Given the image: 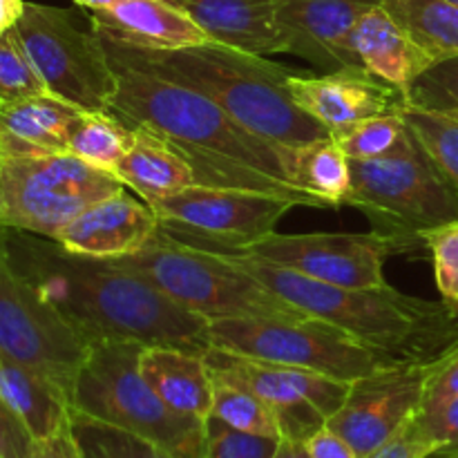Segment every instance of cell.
<instances>
[{
  "label": "cell",
  "instance_id": "cell-1",
  "mask_svg": "<svg viewBox=\"0 0 458 458\" xmlns=\"http://www.w3.org/2000/svg\"><path fill=\"white\" fill-rule=\"evenodd\" d=\"M3 235L13 264L88 344L130 340L143 347L208 353L210 322L186 311L164 291L112 259L70 253L47 237Z\"/></svg>",
  "mask_w": 458,
  "mask_h": 458
},
{
  "label": "cell",
  "instance_id": "cell-2",
  "mask_svg": "<svg viewBox=\"0 0 458 458\" xmlns=\"http://www.w3.org/2000/svg\"><path fill=\"white\" fill-rule=\"evenodd\" d=\"M110 63L116 88L107 112L125 125H143L170 139L192 164L199 186L271 192L300 206L325 208L295 186L298 148L259 137L188 85L146 67Z\"/></svg>",
  "mask_w": 458,
  "mask_h": 458
},
{
  "label": "cell",
  "instance_id": "cell-3",
  "mask_svg": "<svg viewBox=\"0 0 458 458\" xmlns=\"http://www.w3.org/2000/svg\"><path fill=\"white\" fill-rule=\"evenodd\" d=\"M101 43L110 61L146 67L197 89L268 141L302 148L331 137L325 125L311 119L291 97L293 72L267 56L217 40L182 49L139 47L107 36H101Z\"/></svg>",
  "mask_w": 458,
  "mask_h": 458
},
{
  "label": "cell",
  "instance_id": "cell-4",
  "mask_svg": "<svg viewBox=\"0 0 458 458\" xmlns=\"http://www.w3.org/2000/svg\"><path fill=\"white\" fill-rule=\"evenodd\" d=\"M213 253L307 316L331 322L396 360L429 362L458 343V318L443 302L401 293L392 284L371 289L327 284L250 253Z\"/></svg>",
  "mask_w": 458,
  "mask_h": 458
},
{
  "label": "cell",
  "instance_id": "cell-5",
  "mask_svg": "<svg viewBox=\"0 0 458 458\" xmlns=\"http://www.w3.org/2000/svg\"><path fill=\"white\" fill-rule=\"evenodd\" d=\"M143 344L97 340L88 344L72 394V411L128 429L174 458H204L206 420L170 410L141 376Z\"/></svg>",
  "mask_w": 458,
  "mask_h": 458
},
{
  "label": "cell",
  "instance_id": "cell-6",
  "mask_svg": "<svg viewBox=\"0 0 458 458\" xmlns=\"http://www.w3.org/2000/svg\"><path fill=\"white\" fill-rule=\"evenodd\" d=\"M112 262L146 277L179 307L208 322L307 318L213 250L182 244L161 231L143 250Z\"/></svg>",
  "mask_w": 458,
  "mask_h": 458
},
{
  "label": "cell",
  "instance_id": "cell-7",
  "mask_svg": "<svg viewBox=\"0 0 458 458\" xmlns=\"http://www.w3.org/2000/svg\"><path fill=\"white\" fill-rule=\"evenodd\" d=\"M410 128V125H407ZM352 161L353 206L374 231L398 237L416 250L420 233L458 219V195L410 130L405 143L383 159Z\"/></svg>",
  "mask_w": 458,
  "mask_h": 458
},
{
  "label": "cell",
  "instance_id": "cell-8",
  "mask_svg": "<svg viewBox=\"0 0 458 458\" xmlns=\"http://www.w3.org/2000/svg\"><path fill=\"white\" fill-rule=\"evenodd\" d=\"M119 177L72 152L0 157V231L56 240L97 201L123 191Z\"/></svg>",
  "mask_w": 458,
  "mask_h": 458
},
{
  "label": "cell",
  "instance_id": "cell-9",
  "mask_svg": "<svg viewBox=\"0 0 458 458\" xmlns=\"http://www.w3.org/2000/svg\"><path fill=\"white\" fill-rule=\"evenodd\" d=\"M215 349L277 365L302 367L353 383L396 360L320 318L210 322Z\"/></svg>",
  "mask_w": 458,
  "mask_h": 458
},
{
  "label": "cell",
  "instance_id": "cell-10",
  "mask_svg": "<svg viewBox=\"0 0 458 458\" xmlns=\"http://www.w3.org/2000/svg\"><path fill=\"white\" fill-rule=\"evenodd\" d=\"M13 31L49 94L83 112L110 110L114 67L92 22L85 30L70 9L25 3Z\"/></svg>",
  "mask_w": 458,
  "mask_h": 458
},
{
  "label": "cell",
  "instance_id": "cell-11",
  "mask_svg": "<svg viewBox=\"0 0 458 458\" xmlns=\"http://www.w3.org/2000/svg\"><path fill=\"white\" fill-rule=\"evenodd\" d=\"M0 352L47 380L72 407L88 343L13 264L0 235Z\"/></svg>",
  "mask_w": 458,
  "mask_h": 458
},
{
  "label": "cell",
  "instance_id": "cell-12",
  "mask_svg": "<svg viewBox=\"0 0 458 458\" xmlns=\"http://www.w3.org/2000/svg\"><path fill=\"white\" fill-rule=\"evenodd\" d=\"M150 206L164 235L195 249L244 253L300 204L271 192L197 183Z\"/></svg>",
  "mask_w": 458,
  "mask_h": 458
},
{
  "label": "cell",
  "instance_id": "cell-13",
  "mask_svg": "<svg viewBox=\"0 0 458 458\" xmlns=\"http://www.w3.org/2000/svg\"><path fill=\"white\" fill-rule=\"evenodd\" d=\"M244 253L258 255L300 276L352 289L389 284L385 262L392 255L411 253L410 246L387 233H302L273 231Z\"/></svg>",
  "mask_w": 458,
  "mask_h": 458
},
{
  "label": "cell",
  "instance_id": "cell-14",
  "mask_svg": "<svg viewBox=\"0 0 458 458\" xmlns=\"http://www.w3.org/2000/svg\"><path fill=\"white\" fill-rule=\"evenodd\" d=\"M208 365L253 389L280 420L282 438L304 443L343 407L352 383L302 367L255 360L210 349Z\"/></svg>",
  "mask_w": 458,
  "mask_h": 458
},
{
  "label": "cell",
  "instance_id": "cell-15",
  "mask_svg": "<svg viewBox=\"0 0 458 458\" xmlns=\"http://www.w3.org/2000/svg\"><path fill=\"white\" fill-rule=\"evenodd\" d=\"M428 362H394L356 378L343 407L327 420L358 456H367L401 432L420 411Z\"/></svg>",
  "mask_w": 458,
  "mask_h": 458
},
{
  "label": "cell",
  "instance_id": "cell-16",
  "mask_svg": "<svg viewBox=\"0 0 458 458\" xmlns=\"http://www.w3.org/2000/svg\"><path fill=\"white\" fill-rule=\"evenodd\" d=\"M380 0H273L282 52L327 72L358 67L349 36Z\"/></svg>",
  "mask_w": 458,
  "mask_h": 458
},
{
  "label": "cell",
  "instance_id": "cell-17",
  "mask_svg": "<svg viewBox=\"0 0 458 458\" xmlns=\"http://www.w3.org/2000/svg\"><path fill=\"white\" fill-rule=\"evenodd\" d=\"M289 89L293 101L325 125L331 137H340L369 116L407 106L405 89L385 83L362 67H340L320 76L293 74Z\"/></svg>",
  "mask_w": 458,
  "mask_h": 458
},
{
  "label": "cell",
  "instance_id": "cell-18",
  "mask_svg": "<svg viewBox=\"0 0 458 458\" xmlns=\"http://www.w3.org/2000/svg\"><path fill=\"white\" fill-rule=\"evenodd\" d=\"M125 191L85 208L54 242L70 253L94 259H121L146 249L159 233V217L148 201Z\"/></svg>",
  "mask_w": 458,
  "mask_h": 458
},
{
  "label": "cell",
  "instance_id": "cell-19",
  "mask_svg": "<svg viewBox=\"0 0 458 458\" xmlns=\"http://www.w3.org/2000/svg\"><path fill=\"white\" fill-rule=\"evenodd\" d=\"M94 31L107 38L150 49H182L210 38L170 0H119L106 12L89 13Z\"/></svg>",
  "mask_w": 458,
  "mask_h": 458
},
{
  "label": "cell",
  "instance_id": "cell-20",
  "mask_svg": "<svg viewBox=\"0 0 458 458\" xmlns=\"http://www.w3.org/2000/svg\"><path fill=\"white\" fill-rule=\"evenodd\" d=\"M349 45L358 67L405 92L428 67L434 65L383 4H376L356 22Z\"/></svg>",
  "mask_w": 458,
  "mask_h": 458
},
{
  "label": "cell",
  "instance_id": "cell-21",
  "mask_svg": "<svg viewBox=\"0 0 458 458\" xmlns=\"http://www.w3.org/2000/svg\"><path fill=\"white\" fill-rule=\"evenodd\" d=\"M85 112L54 94L0 106V157L67 152Z\"/></svg>",
  "mask_w": 458,
  "mask_h": 458
},
{
  "label": "cell",
  "instance_id": "cell-22",
  "mask_svg": "<svg viewBox=\"0 0 458 458\" xmlns=\"http://www.w3.org/2000/svg\"><path fill=\"white\" fill-rule=\"evenodd\" d=\"M141 376L173 411L208 420L213 411V371L206 353L177 347H143Z\"/></svg>",
  "mask_w": 458,
  "mask_h": 458
},
{
  "label": "cell",
  "instance_id": "cell-23",
  "mask_svg": "<svg viewBox=\"0 0 458 458\" xmlns=\"http://www.w3.org/2000/svg\"><path fill=\"white\" fill-rule=\"evenodd\" d=\"M128 128L132 130V139L116 168V177L128 191L152 204L197 186L195 168L170 139L143 125Z\"/></svg>",
  "mask_w": 458,
  "mask_h": 458
},
{
  "label": "cell",
  "instance_id": "cell-24",
  "mask_svg": "<svg viewBox=\"0 0 458 458\" xmlns=\"http://www.w3.org/2000/svg\"><path fill=\"white\" fill-rule=\"evenodd\" d=\"M188 13L213 40L244 52H282L273 18V0H170Z\"/></svg>",
  "mask_w": 458,
  "mask_h": 458
},
{
  "label": "cell",
  "instance_id": "cell-25",
  "mask_svg": "<svg viewBox=\"0 0 458 458\" xmlns=\"http://www.w3.org/2000/svg\"><path fill=\"white\" fill-rule=\"evenodd\" d=\"M0 398L25 423L34 441L49 437L70 423V403L36 371L3 352H0Z\"/></svg>",
  "mask_w": 458,
  "mask_h": 458
},
{
  "label": "cell",
  "instance_id": "cell-26",
  "mask_svg": "<svg viewBox=\"0 0 458 458\" xmlns=\"http://www.w3.org/2000/svg\"><path fill=\"white\" fill-rule=\"evenodd\" d=\"M432 63L458 56V7L447 0H380Z\"/></svg>",
  "mask_w": 458,
  "mask_h": 458
},
{
  "label": "cell",
  "instance_id": "cell-27",
  "mask_svg": "<svg viewBox=\"0 0 458 458\" xmlns=\"http://www.w3.org/2000/svg\"><path fill=\"white\" fill-rule=\"evenodd\" d=\"M295 186L325 208L347 206L352 195V161L334 137L318 139L295 150Z\"/></svg>",
  "mask_w": 458,
  "mask_h": 458
},
{
  "label": "cell",
  "instance_id": "cell-28",
  "mask_svg": "<svg viewBox=\"0 0 458 458\" xmlns=\"http://www.w3.org/2000/svg\"><path fill=\"white\" fill-rule=\"evenodd\" d=\"M210 371H213V411H210L213 419L240 432L282 438L280 420L267 401H262L253 389L242 385L240 380L213 367Z\"/></svg>",
  "mask_w": 458,
  "mask_h": 458
},
{
  "label": "cell",
  "instance_id": "cell-29",
  "mask_svg": "<svg viewBox=\"0 0 458 458\" xmlns=\"http://www.w3.org/2000/svg\"><path fill=\"white\" fill-rule=\"evenodd\" d=\"M132 139V130L110 112H85L70 139L74 157L98 170L116 174Z\"/></svg>",
  "mask_w": 458,
  "mask_h": 458
},
{
  "label": "cell",
  "instance_id": "cell-30",
  "mask_svg": "<svg viewBox=\"0 0 458 458\" xmlns=\"http://www.w3.org/2000/svg\"><path fill=\"white\" fill-rule=\"evenodd\" d=\"M70 420L83 458H174L165 447L128 429L88 419L76 411H72Z\"/></svg>",
  "mask_w": 458,
  "mask_h": 458
},
{
  "label": "cell",
  "instance_id": "cell-31",
  "mask_svg": "<svg viewBox=\"0 0 458 458\" xmlns=\"http://www.w3.org/2000/svg\"><path fill=\"white\" fill-rule=\"evenodd\" d=\"M403 119L458 195V119L443 112L405 106Z\"/></svg>",
  "mask_w": 458,
  "mask_h": 458
},
{
  "label": "cell",
  "instance_id": "cell-32",
  "mask_svg": "<svg viewBox=\"0 0 458 458\" xmlns=\"http://www.w3.org/2000/svg\"><path fill=\"white\" fill-rule=\"evenodd\" d=\"M407 134H410V128L403 119V112L398 110L369 116L334 139L349 159L369 161L394 155L405 143Z\"/></svg>",
  "mask_w": 458,
  "mask_h": 458
},
{
  "label": "cell",
  "instance_id": "cell-33",
  "mask_svg": "<svg viewBox=\"0 0 458 458\" xmlns=\"http://www.w3.org/2000/svg\"><path fill=\"white\" fill-rule=\"evenodd\" d=\"M47 92L16 31L0 36V106Z\"/></svg>",
  "mask_w": 458,
  "mask_h": 458
},
{
  "label": "cell",
  "instance_id": "cell-34",
  "mask_svg": "<svg viewBox=\"0 0 458 458\" xmlns=\"http://www.w3.org/2000/svg\"><path fill=\"white\" fill-rule=\"evenodd\" d=\"M423 249L429 250L434 280L447 311L458 318V219L420 233Z\"/></svg>",
  "mask_w": 458,
  "mask_h": 458
},
{
  "label": "cell",
  "instance_id": "cell-35",
  "mask_svg": "<svg viewBox=\"0 0 458 458\" xmlns=\"http://www.w3.org/2000/svg\"><path fill=\"white\" fill-rule=\"evenodd\" d=\"M407 106L458 119V56L434 63L407 88Z\"/></svg>",
  "mask_w": 458,
  "mask_h": 458
},
{
  "label": "cell",
  "instance_id": "cell-36",
  "mask_svg": "<svg viewBox=\"0 0 458 458\" xmlns=\"http://www.w3.org/2000/svg\"><path fill=\"white\" fill-rule=\"evenodd\" d=\"M282 438L240 432L210 416L206 420L204 458H273Z\"/></svg>",
  "mask_w": 458,
  "mask_h": 458
},
{
  "label": "cell",
  "instance_id": "cell-37",
  "mask_svg": "<svg viewBox=\"0 0 458 458\" xmlns=\"http://www.w3.org/2000/svg\"><path fill=\"white\" fill-rule=\"evenodd\" d=\"M454 396H458V343L428 362V383L420 411L437 410Z\"/></svg>",
  "mask_w": 458,
  "mask_h": 458
},
{
  "label": "cell",
  "instance_id": "cell-38",
  "mask_svg": "<svg viewBox=\"0 0 458 458\" xmlns=\"http://www.w3.org/2000/svg\"><path fill=\"white\" fill-rule=\"evenodd\" d=\"M438 450H443V447L420 432L414 416L401 432L394 434L387 443H383V445L376 447L374 452L362 458H428Z\"/></svg>",
  "mask_w": 458,
  "mask_h": 458
},
{
  "label": "cell",
  "instance_id": "cell-39",
  "mask_svg": "<svg viewBox=\"0 0 458 458\" xmlns=\"http://www.w3.org/2000/svg\"><path fill=\"white\" fill-rule=\"evenodd\" d=\"M416 425L443 450H458V396L450 398L437 410L419 411Z\"/></svg>",
  "mask_w": 458,
  "mask_h": 458
},
{
  "label": "cell",
  "instance_id": "cell-40",
  "mask_svg": "<svg viewBox=\"0 0 458 458\" xmlns=\"http://www.w3.org/2000/svg\"><path fill=\"white\" fill-rule=\"evenodd\" d=\"M34 437L0 398V458H30Z\"/></svg>",
  "mask_w": 458,
  "mask_h": 458
},
{
  "label": "cell",
  "instance_id": "cell-41",
  "mask_svg": "<svg viewBox=\"0 0 458 458\" xmlns=\"http://www.w3.org/2000/svg\"><path fill=\"white\" fill-rule=\"evenodd\" d=\"M30 458H83L79 441L72 432V420L49 437L36 438Z\"/></svg>",
  "mask_w": 458,
  "mask_h": 458
},
{
  "label": "cell",
  "instance_id": "cell-42",
  "mask_svg": "<svg viewBox=\"0 0 458 458\" xmlns=\"http://www.w3.org/2000/svg\"><path fill=\"white\" fill-rule=\"evenodd\" d=\"M304 450H307L309 458H360L356 450L329 425H322L318 432H313L304 441Z\"/></svg>",
  "mask_w": 458,
  "mask_h": 458
},
{
  "label": "cell",
  "instance_id": "cell-43",
  "mask_svg": "<svg viewBox=\"0 0 458 458\" xmlns=\"http://www.w3.org/2000/svg\"><path fill=\"white\" fill-rule=\"evenodd\" d=\"M25 12V0H0V36L12 31Z\"/></svg>",
  "mask_w": 458,
  "mask_h": 458
},
{
  "label": "cell",
  "instance_id": "cell-44",
  "mask_svg": "<svg viewBox=\"0 0 458 458\" xmlns=\"http://www.w3.org/2000/svg\"><path fill=\"white\" fill-rule=\"evenodd\" d=\"M273 458H309L307 450H304V443L291 441V438H282L280 447H277L276 456Z\"/></svg>",
  "mask_w": 458,
  "mask_h": 458
},
{
  "label": "cell",
  "instance_id": "cell-45",
  "mask_svg": "<svg viewBox=\"0 0 458 458\" xmlns=\"http://www.w3.org/2000/svg\"><path fill=\"white\" fill-rule=\"evenodd\" d=\"M76 4H79V7H83L85 12H106V9H110V7H114L116 3H119V0H74Z\"/></svg>",
  "mask_w": 458,
  "mask_h": 458
},
{
  "label": "cell",
  "instance_id": "cell-46",
  "mask_svg": "<svg viewBox=\"0 0 458 458\" xmlns=\"http://www.w3.org/2000/svg\"><path fill=\"white\" fill-rule=\"evenodd\" d=\"M428 458H458V450H438Z\"/></svg>",
  "mask_w": 458,
  "mask_h": 458
},
{
  "label": "cell",
  "instance_id": "cell-47",
  "mask_svg": "<svg viewBox=\"0 0 458 458\" xmlns=\"http://www.w3.org/2000/svg\"><path fill=\"white\" fill-rule=\"evenodd\" d=\"M447 3H452V4H456V7H458V0H447Z\"/></svg>",
  "mask_w": 458,
  "mask_h": 458
}]
</instances>
